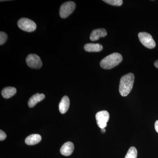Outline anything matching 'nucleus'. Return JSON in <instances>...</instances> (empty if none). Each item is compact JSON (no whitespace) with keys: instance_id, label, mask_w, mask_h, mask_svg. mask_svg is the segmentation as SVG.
<instances>
[{"instance_id":"17","label":"nucleus","mask_w":158,"mask_h":158,"mask_svg":"<svg viewBox=\"0 0 158 158\" xmlns=\"http://www.w3.org/2000/svg\"><path fill=\"white\" fill-rule=\"evenodd\" d=\"M8 36L5 32L1 31L0 32V45H2L7 40Z\"/></svg>"},{"instance_id":"5","label":"nucleus","mask_w":158,"mask_h":158,"mask_svg":"<svg viewBox=\"0 0 158 158\" xmlns=\"http://www.w3.org/2000/svg\"><path fill=\"white\" fill-rule=\"evenodd\" d=\"M76 8V4L73 2L69 1L61 5L59 9V15L62 18H65L72 13Z\"/></svg>"},{"instance_id":"9","label":"nucleus","mask_w":158,"mask_h":158,"mask_svg":"<svg viewBox=\"0 0 158 158\" xmlns=\"http://www.w3.org/2000/svg\"><path fill=\"white\" fill-rule=\"evenodd\" d=\"M74 146L72 142L70 141L66 142L63 144L60 148V152L63 156H68L73 152Z\"/></svg>"},{"instance_id":"2","label":"nucleus","mask_w":158,"mask_h":158,"mask_svg":"<svg viewBox=\"0 0 158 158\" xmlns=\"http://www.w3.org/2000/svg\"><path fill=\"white\" fill-rule=\"evenodd\" d=\"M122 60L123 57L121 54L113 53L102 59L100 65L104 69H111L118 65Z\"/></svg>"},{"instance_id":"10","label":"nucleus","mask_w":158,"mask_h":158,"mask_svg":"<svg viewBox=\"0 0 158 158\" xmlns=\"http://www.w3.org/2000/svg\"><path fill=\"white\" fill-rule=\"evenodd\" d=\"M45 98V95L43 94L37 93L33 95L29 100L28 106L30 108L34 107L37 103L41 102Z\"/></svg>"},{"instance_id":"13","label":"nucleus","mask_w":158,"mask_h":158,"mask_svg":"<svg viewBox=\"0 0 158 158\" xmlns=\"http://www.w3.org/2000/svg\"><path fill=\"white\" fill-rule=\"evenodd\" d=\"M41 140V137L38 134H33L28 136L25 139L26 144L29 145H35L39 143Z\"/></svg>"},{"instance_id":"4","label":"nucleus","mask_w":158,"mask_h":158,"mask_svg":"<svg viewBox=\"0 0 158 158\" xmlns=\"http://www.w3.org/2000/svg\"><path fill=\"white\" fill-rule=\"evenodd\" d=\"M138 36L140 42L145 47L149 49L155 48V41L151 34L146 32H140L138 34Z\"/></svg>"},{"instance_id":"19","label":"nucleus","mask_w":158,"mask_h":158,"mask_svg":"<svg viewBox=\"0 0 158 158\" xmlns=\"http://www.w3.org/2000/svg\"><path fill=\"white\" fill-rule=\"evenodd\" d=\"M155 128L156 131L158 133V120H157L155 123Z\"/></svg>"},{"instance_id":"7","label":"nucleus","mask_w":158,"mask_h":158,"mask_svg":"<svg viewBox=\"0 0 158 158\" xmlns=\"http://www.w3.org/2000/svg\"><path fill=\"white\" fill-rule=\"evenodd\" d=\"M97 123L101 129L105 128L107 127V123L110 118V114L108 111H100L96 114Z\"/></svg>"},{"instance_id":"21","label":"nucleus","mask_w":158,"mask_h":158,"mask_svg":"<svg viewBox=\"0 0 158 158\" xmlns=\"http://www.w3.org/2000/svg\"><path fill=\"white\" fill-rule=\"evenodd\" d=\"M101 131L103 133H105L106 132V129H105V128L101 129Z\"/></svg>"},{"instance_id":"15","label":"nucleus","mask_w":158,"mask_h":158,"mask_svg":"<svg viewBox=\"0 0 158 158\" xmlns=\"http://www.w3.org/2000/svg\"><path fill=\"white\" fill-rule=\"evenodd\" d=\"M137 156L138 151L137 149L135 147H131L128 151L125 158H137Z\"/></svg>"},{"instance_id":"18","label":"nucleus","mask_w":158,"mask_h":158,"mask_svg":"<svg viewBox=\"0 0 158 158\" xmlns=\"http://www.w3.org/2000/svg\"><path fill=\"white\" fill-rule=\"evenodd\" d=\"M6 133L4 132L2 130H1L0 131V141H3L6 139Z\"/></svg>"},{"instance_id":"20","label":"nucleus","mask_w":158,"mask_h":158,"mask_svg":"<svg viewBox=\"0 0 158 158\" xmlns=\"http://www.w3.org/2000/svg\"><path fill=\"white\" fill-rule=\"evenodd\" d=\"M154 65L156 68L158 69V60H156V61L154 62Z\"/></svg>"},{"instance_id":"16","label":"nucleus","mask_w":158,"mask_h":158,"mask_svg":"<svg viewBox=\"0 0 158 158\" xmlns=\"http://www.w3.org/2000/svg\"><path fill=\"white\" fill-rule=\"evenodd\" d=\"M103 1L113 6H120L123 3L122 0H104Z\"/></svg>"},{"instance_id":"6","label":"nucleus","mask_w":158,"mask_h":158,"mask_svg":"<svg viewBox=\"0 0 158 158\" xmlns=\"http://www.w3.org/2000/svg\"><path fill=\"white\" fill-rule=\"evenodd\" d=\"M26 63L29 67L34 69H39L42 67V61L39 56L36 54L29 55L26 58Z\"/></svg>"},{"instance_id":"3","label":"nucleus","mask_w":158,"mask_h":158,"mask_svg":"<svg viewBox=\"0 0 158 158\" xmlns=\"http://www.w3.org/2000/svg\"><path fill=\"white\" fill-rule=\"evenodd\" d=\"M17 24L20 29L27 32H33L37 28L35 22L32 20L26 18H23L19 20Z\"/></svg>"},{"instance_id":"11","label":"nucleus","mask_w":158,"mask_h":158,"mask_svg":"<svg viewBox=\"0 0 158 158\" xmlns=\"http://www.w3.org/2000/svg\"><path fill=\"white\" fill-rule=\"evenodd\" d=\"M84 49L86 52H97L102 50L103 46L99 44L88 43L84 46Z\"/></svg>"},{"instance_id":"14","label":"nucleus","mask_w":158,"mask_h":158,"mask_svg":"<svg viewBox=\"0 0 158 158\" xmlns=\"http://www.w3.org/2000/svg\"><path fill=\"white\" fill-rule=\"evenodd\" d=\"M16 93V88L14 87H6L3 89L2 91V96L4 98L8 99L14 96Z\"/></svg>"},{"instance_id":"8","label":"nucleus","mask_w":158,"mask_h":158,"mask_svg":"<svg viewBox=\"0 0 158 158\" xmlns=\"http://www.w3.org/2000/svg\"><path fill=\"white\" fill-rule=\"evenodd\" d=\"M107 35V32L106 29L100 28L93 30L90 34V38L91 41L98 40L100 37H106Z\"/></svg>"},{"instance_id":"1","label":"nucleus","mask_w":158,"mask_h":158,"mask_svg":"<svg viewBox=\"0 0 158 158\" xmlns=\"http://www.w3.org/2000/svg\"><path fill=\"white\" fill-rule=\"evenodd\" d=\"M135 81V76L132 73H129L123 76L120 79L119 92L123 97L127 96L132 89Z\"/></svg>"},{"instance_id":"12","label":"nucleus","mask_w":158,"mask_h":158,"mask_svg":"<svg viewBox=\"0 0 158 158\" xmlns=\"http://www.w3.org/2000/svg\"><path fill=\"white\" fill-rule=\"evenodd\" d=\"M69 106V99L68 97L64 96L59 104V110L60 113L63 114L68 111Z\"/></svg>"}]
</instances>
